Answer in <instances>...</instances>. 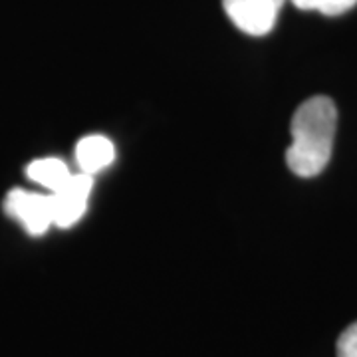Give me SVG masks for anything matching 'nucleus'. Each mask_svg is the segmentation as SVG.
<instances>
[{
	"mask_svg": "<svg viewBox=\"0 0 357 357\" xmlns=\"http://www.w3.org/2000/svg\"><path fill=\"white\" fill-rule=\"evenodd\" d=\"M337 129L335 103L326 96H316L302 103L292 117V145L286 163L294 175L310 178L319 175L332 159L333 137Z\"/></svg>",
	"mask_w": 357,
	"mask_h": 357,
	"instance_id": "obj_1",
	"label": "nucleus"
},
{
	"mask_svg": "<svg viewBox=\"0 0 357 357\" xmlns=\"http://www.w3.org/2000/svg\"><path fill=\"white\" fill-rule=\"evenodd\" d=\"M284 0H222L230 22L248 36H266L276 26Z\"/></svg>",
	"mask_w": 357,
	"mask_h": 357,
	"instance_id": "obj_2",
	"label": "nucleus"
},
{
	"mask_svg": "<svg viewBox=\"0 0 357 357\" xmlns=\"http://www.w3.org/2000/svg\"><path fill=\"white\" fill-rule=\"evenodd\" d=\"M91 187H93V175L79 171L76 175L72 173V177L58 191L50 192L52 220L56 227L60 229L74 227L84 217Z\"/></svg>",
	"mask_w": 357,
	"mask_h": 357,
	"instance_id": "obj_3",
	"label": "nucleus"
},
{
	"mask_svg": "<svg viewBox=\"0 0 357 357\" xmlns=\"http://www.w3.org/2000/svg\"><path fill=\"white\" fill-rule=\"evenodd\" d=\"M4 208L32 236L44 234L54 225L50 195H40V192L26 191V189H13L4 199Z\"/></svg>",
	"mask_w": 357,
	"mask_h": 357,
	"instance_id": "obj_4",
	"label": "nucleus"
},
{
	"mask_svg": "<svg viewBox=\"0 0 357 357\" xmlns=\"http://www.w3.org/2000/svg\"><path fill=\"white\" fill-rule=\"evenodd\" d=\"M115 159V147L103 135H88L77 141L76 163L82 173L96 175L102 169L109 167Z\"/></svg>",
	"mask_w": 357,
	"mask_h": 357,
	"instance_id": "obj_5",
	"label": "nucleus"
},
{
	"mask_svg": "<svg viewBox=\"0 0 357 357\" xmlns=\"http://www.w3.org/2000/svg\"><path fill=\"white\" fill-rule=\"evenodd\" d=\"M26 175L30 181H34L42 187H46L50 192H54L72 177V171L68 169L62 159L46 157V159H36L26 167Z\"/></svg>",
	"mask_w": 357,
	"mask_h": 357,
	"instance_id": "obj_6",
	"label": "nucleus"
},
{
	"mask_svg": "<svg viewBox=\"0 0 357 357\" xmlns=\"http://www.w3.org/2000/svg\"><path fill=\"white\" fill-rule=\"evenodd\" d=\"M292 4L300 10H314L324 16H340L351 10L357 0H292Z\"/></svg>",
	"mask_w": 357,
	"mask_h": 357,
	"instance_id": "obj_7",
	"label": "nucleus"
},
{
	"mask_svg": "<svg viewBox=\"0 0 357 357\" xmlns=\"http://www.w3.org/2000/svg\"><path fill=\"white\" fill-rule=\"evenodd\" d=\"M337 357H357V321L340 335Z\"/></svg>",
	"mask_w": 357,
	"mask_h": 357,
	"instance_id": "obj_8",
	"label": "nucleus"
}]
</instances>
